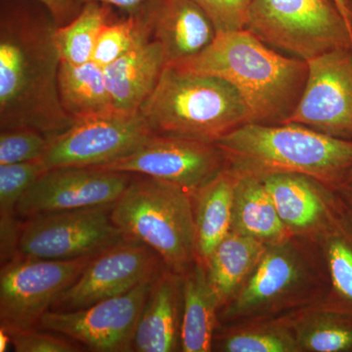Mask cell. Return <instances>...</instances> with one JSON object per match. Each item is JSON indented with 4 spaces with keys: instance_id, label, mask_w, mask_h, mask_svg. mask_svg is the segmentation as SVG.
<instances>
[{
    "instance_id": "obj_35",
    "label": "cell",
    "mask_w": 352,
    "mask_h": 352,
    "mask_svg": "<svg viewBox=\"0 0 352 352\" xmlns=\"http://www.w3.org/2000/svg\"><path fill=\"white\" fill-rule=\"evenodd\" d=\"M337 6L339 7L340 13L344 16V19L352 28V6L349 0H333Z\"/></svg>"
},
{
    "instance_id": "obj_24",
    "label": "cell",
    "mask_w": 352,
    "mask_h": 352,
    "mask_svg": "<svg viewBox=\"0 0 352 352\" xmlns=\"http://www.w3.org/2000/svg\"><path fill=\"white\" fill-rule=\"evenodd\" d=\"M235 182L226 168L194 196L197 254L204 264L231 232Z\"/></svg>"
},
{
    "instance_id": "obj_2",
    "label": "cell",
    "mask_w": 352,
    "mask_h": 352,
    "mask_svg": "<svg viewBox=\"0 0 352 352\" xmlns=\"http://www.w3.org/2000/svg\"><path fill=\"white\" fill-rule=\"evenodd\" d=\"M170 65L230 82L247 103L251 122L263 124H281L289 120L308 75L305 60L282 54L247 29L217 34L196 56Z\"/></svg>"
},
{
    "instance_id": "obj_17",
    "label": "cell",
    "mask_w": 352,
    "mask_h": 352,
    "mask_svg": "<svg viewBox=\"0 0 352 352\" xmlns=\"http://www.w3.org/2000/svg\"><path fill=\"white\" fill-rule=\"evenodd\" d=\"M146 11L166 65L196 56L217 36L210 18L194 0H154Z\"/></svg>"
},
{
    "instance_id": "obj_26",
    "label": "cell",
    "mask_w": 352,
    "mask_h": 352,
    "mask_svg": "<svg viewBox=\"0 0 352 352\" xmlns=\"http://www.w3.org/2000/svg\"><path fill=\"white\" fill-rule=\"evenodd\" d=\"M58 85L62 106L74 122L117 112L111 101L104 69L94 62L78 66L61 62Z\"/></svg>"
},
{
    "instance_id": "obj_10",
    "label": "cell",
    "mask_w": 352,
    "mask_h": 352,
    "mask_svg": "<svg viewBox=\"0 0 352 352\" xmlns=\"http://www.w3.org/2000/svg\"><path fill=\"white\" fill-rule=\"evenodd\" d=\"M226 168V157L214 142L154 133L131 154L95 168L148 176L180 187L194 198Z\"/></svg>"
},
{
    "instance_id": "obj_27",
    "label": "cell",
    "mask_w": 352,
    "mask_h": 352,
    "mask_svg": "<svg viewBox=\"0 0 352 352\" xmlns=\"http://www.w3.org/2000/svg\"><path fill=\"white\" fill-rule=\"evenodd\" d=\"M289 315L300 352H352V314L319 303Z\"/></svg>"
},
{
    "instance_id": "obj_3",
    "label": "cell",
    "mask_w": 352,
    "mask_h": 352,
    "mask_svg": "<svg viewBox=\"0 0 352 352\" xmlns=\"http://www.w3.org/2000/svg\"><path fill=\"white\" fill-rule=\"evenodd\" d=\"M236 176L300 173L337 189L352 168V140L302 124L248 122L214 141Z\"/></svg>"
},
{
    "instance_id": "obj_19",
    "label": "cell",
    "mask_w": 352,
    "mask_h": 352,
    "mask_svg": "<svg viewBox=\"0 0 352 352\" xmlns=\"http://www.w3.org/2000/svg\"><path fill=\"white\" fill-rule=\"evenodd\" d=\"M164 66L162 46L152 36H147L124 56L104 68L113 109L122 113L140 112L156 87Z\"/></svg>"
},
{
    "instance_id": "obj_16",
    "label": "cell",
    "mask_w": 352,
    "mask_h": 352,
    "mask_svg": "<svg viewBox=\"0 0 352 352\" xmlns=\"http://www.w3.org/2000/svg\"><path fill=\"white\" fill-rule=\"evenodd\" d=\"M263 178L278 214L292 236L316 240L332 221L340 201L337 190L311 176L273 173Z\"/></svg>"
},
{
    "instance_id": "obj_20",
    "label": "cell",
    "mask_w": 352,
    "mask_h": 352,
    "mask_svg": "<svg viewBox=\"0 0 352 352\" xmlns=\"http://www.w3.org/2000/svg\"><path fill=\"white\" fill-rule=\"evenodd\" d=\"M219 305L207 270L197 259L183 275V314L180 351L210 352L219 320Z\"/></svg>"
},
{
    "instance_id": "obj_32",
    "label": "cell",
    "mask_w": 352,
    "mask_h": 352,
    "mask_svg": "<svg viewBox=\"0 0 352 352\" xmlns=\"http://www.w3.org/2000/svg\"><path fill=\"white\" fill-rule=\"evenodd\" d=\"M3 329L10 337L11 346L17 352H78L82 346L57 333H44L38 327Z\"/></svg>"
},
{
    "instance_id": "obj_5",
    "label": "cell",
    "mask_w": 352,
    "mask_h": 352,
    "mask_svg": "<svg viewBox=\"0 0 352 352\" xmlns=\"http://www.w3.org/2000/svg\"><path fill=\"white\" fill-rule=\"evenodd\" d=\"M140 113L154 133L210 142L252 122L247 103L230 82L170 65L164 66Z\"/></svg>"
},
{
    "instance_id": "obj_22",
    "label": "cell",
    "mask_w": 352,
    "mask_h": 352,
    "mask_svg": "<svg viewBox=\"0 0 352 352\" xmlns=\"http://www.w3.org/2000/svg\"><path fill=\"white\" fill-rule=\"evenodd\" d=\"M265 249L263 243L235 232L229 233L215 248L205 266L219 310L251 276Z\"/></svg>"
},
{
    "instance_id": "obj_25",
    "label": "cell",
    "mask_w": 352,
    "mask_h": 352,
    "mask_svg": "<svg viewBox=\"0 0 352 352\" xmlns=\"http://www.w3.org/2000/svg\"><path fill=\"white\" fill-rule=\"evenodd\" d=\"M212 351L300 352V347L289 314L219 325Z\"/></svg>"
},
{
    "instance_id": "obj_8",
    "label": "cell",
    "mask_w": 352,
    "mask_h": 352,
    "mask_svg": "<svg viewBox=\"0 0 352 352\" xmlns=\"http://www.w3.org/2000/svg\"><path fill=\"white\" fill-rule=\"evenodd\" d=\"M94 256L45 259L18 254L1 264L0 328L36 327L57 296L75 283Z\"/></svg>"
},
{
    "instance_id": "obj_36",
    "label": "cell",
    "mask_w": 352,
    "mask_h": 352,
    "mask_svg": "<svg viewBox=\"0 0 352 352\" xmlns=\"http://www.w3.org/2000/svg\"><path fill=\"white\" fill-rule=\"evenodd\" d=\"M336 190H337L339 195L342 197V200L352 207V184L351 183H344Z\"/></svg>"
},
{
    "instance_id": "obj_18",
    "label": "cell",
    "mask_w": 352,
    "mask_h": 352,
    "mask_svg": "<svg viewBox=\"0 0 352 352\" xmlns=\"http://www.w3.org/2000/svg\"><path fill=\"white\" fill-rule=\"evenodd\" d=\"M183 276L164 267L153 281L134 333L132 351H180Z\"/></svg>"
},
{
    "instance_id": "obj_33",
    "label": "cell",
    "mask_w": 352,
    "mask_h": 352,
    "mask_svg": "<svg viewBox=\"0 0 352 352\" xmlns=\"http://www.w3.org/2000/svg\"><path fill=\"white\" fill-rule=\"evenodd\" d=\"M48 9L51 15L54 18L58 27L66 25L69 21L76 17L78 11V4L75 0H36Z\"/></svg>"
},
{
    "instance_id": "obj_29",
    "label": "cell",
    "mask_w": 352,
    "mask_h": 352,
    "mask_svg": "<svg viewBox=\"0 0 352 352\" xmlns=\"http://www.w3.org/2000/svg\"><path fill=\"white\" fill-rule=\"evenodd\" d=\"M147 36H152V31L146 8L126 19L107 23L97 38L91 61L106 68Z\"/></svg>"
},
{
    "instance_id": "obj_1",
    "label": "cell",
    "mask_w": 352,
    "mask_h": 352,
    "mask_svg": "<svg viewBox=\"0 0 352 352\" xmlns=\"http://www.w3.org/2000/svg\"><path fill=\"white\" fill-rule=\"evenodd\" d=\"M57 23L36 0H2L0 129H34L52 140L73 126L59 95Z\"/></svg>"
},
{
    "instance_id": "obj_11",
    "label": "cell",
    "mask_w": 352,
    "mask_h": 352,
    "mask_svg": "<svg viewBox=\"0 0 352 352\" xmlns=\"http://www.w3.org/2000/svg\"><path fill=\"white\" fill-rule=\"evenodd\" d=\"M153 134L140 112L88 118L53 138L41 161L47 170L97 168L131 154Z\"/></svg>"
},
{
    "instance_id": "obj_30",
    "label": "cell",
    "mask_w": 352,
    "mask_h": 352,
    "mask_svg": "<svg viewBox=\"0 0 352 352\" xmlns=\"http://www.w3.org/2000/svg\"><path fill=\"white\" fill-rule=\"evenodd\" d=\"M51 139L29 129H12L0 133V164L25 163L41 159Z\"/></svg>"
},
{
    "instance_id": "obj_21",
    "label": "cell",
    "mask_w": 352,
    "mask_h": 352,
    "mask_svg": "<svg viewBox=\"0 0 352 352\" xmlns=\"http://www.w3.org/2000/svg\"><path fill=\"white\" fill-rule=\"evenodd\" d=\"M231 173V171H230ZM231 232L273 245L291 237L259 176H236Z\"/></svg>"
},
{
    "instance_id": "obj_39",
    "label": "cell",
    "mask_w": 352,
    "mask_h": 352,
    "mask_svg": "<svg viewBox=\"0 0 352 352\" xmlns=\"http://www.w3.org/2000/svg\"><path fill=\"white\" fill-rule=\"evenodd\" d=\"M349 1H351V6H352V0H349Z\"/></svg>"
},
{
    "instance_id": "obj_23",
    "label": "cell",
    "mask_w": 352,
    "mask_h": 352,
    "mask_svg": "<svg viewBox=\"0 0 352 352\" xmlns=\"http://www.w3.org/2000/svg\"><path fill=\"white\" fill-rule=\"evenodd\" d=\"M315 241L330 277L324 305L352 314V207L342 197L330 226Z\"/></svg>"
},
{
    "instance_id": "obj_34",
    "label": "cell",
    "mask_w": 352,
    "mask_h": 352,
    "mask_svg": "<svg viewBox=\"0 0 352 352\" xmlns=\"http://www.w3.org/2000/svg\"><path fill=\"white\" fill-rule=\"evenodd\" d=\"M76 4L87 3V2H98V3L106 4L111 7L126 11L129 15L138 14L147 8L154 0H75Z\"/></svg>"
},
{
    "instance_id": "obj_38",
    "label": "cell",
    "mask_w": 352,
    "mask_h": 352,
    "mask_svg": "<svg viewBox=\"0 0 352 352\" xmlns=\"http://www.w3.org/2000/svg\"><path fill=\"white\" fill-rule=\"evenodd\" d=\"M346 183H351V184H352V168L351 173H349V177H347Z\"/></svg>"
},
{
    "instance_id": "obj_6",
    "label": "cell",
    "mask_w": 352,
    "mask_h": 352,
    "mask_svg": "<svg viewBox=\"0 0 352 352\" xmlns=\"http://www.w3.org/2000/svg\"><path fill=\"white\" fill-rule=\"evenodd\" d=\"M127 239L151 248L168 270L184 275L197 259L193 197L170 183L133 175L112 208Z\"/></svg>"
},
{
    "instance_id": "obj_4",
    "label": "cell",
    "mask_w": 352,
    "mask_h": 352,
    "mask_svg": "<svg viewBox=\"0 0 352 352\" xmlns=\"http://www.w3.org/2000/svg\"><path fill=\"white\" fill-rule=\"evenodd\" d=\"M329 292L327 264L316 241L291 236L266 245L251 276L219 310V325L295 314L323 303Z\"/></svg>"
},
{
    "instance_id": "obj_15",
    "label": "cell",
    "mask_w": 352,
    "mask_h": 352,
    "mask_svg": "<svg viewBox=\"0 0 352 352\" xmlns=\"http://www.w3.org/2000/svg\"><path fill=\"white\" fill-rule=\"evenodd\" d=\"M133 175L95 168L46 170L21 197L19 217L113 205L129 186Z\"/></svg>"
},
{
    "instance_id": "obj_13",
    "label": "cell",
    "mask_w": 352,
    "mask_h": 352,
    "mask_svg": "<svg viewBox=\"0 0 352 352\" xmlns=\"http://www.w3.org/2000/svg\"><path fill=\"white\" fill-rule=\"evenodd\" d=\"M166 267L161 258L139 241L126 239L94 254L75 283L57 296L53 311H71L126 294L154 280Z\"/></svg>"
},
{
    "instance_id": "obj_37",
    "label": "cell",
    "mask_w": 352,
    "mask_h": 352,
    "mask_svg": "<svg viewBox=\"0 0 352 352\" xmlns=\"http://www.w3.org/2000/svg\"><path fill=\"white\" fill-rule=\"evenodd\" d=\"M9 344H11L10 337L6 330L0 329V351H6Z\"/></svg>"
},
{
    "instance_id": "obj_31",
    "label": "cell",
    "mask_w": 352,
    "mask_h": 352,
    "mask_svg": "<svg viewBox=\"0 0 352 352\" xmlns=\"http://www.w3.org/2000/svg\"><path fill=\"white\" fill-rule=\"evenodd\" d=\"M207 14L217 34L242 31L247 27L254 0H194Z\"/></svg>"
},
{
    "instance_id": "obj_12",
    "label": "cell",
    "mask_w": 352,
    "mask_h": 352,
    "mask_svg": "<svg viewBox=\"0 0 352 352\" xmlns=\"http://www.w3.org/2000/svg\"><path fill=\"white\" fill-rule=\"evenodd\" d=\"M154 280L82 309L50 310L36 327L68 338L90 351H133L134 333Z\"/></svg>"
},
{
    "instance_id": "obj_9",
    "label": "cell",
    "mask_w": 352,
    "mask_h": 352,
    "mask_svg": "<svg viewBox=\"0 0 352 352\" xmlns=\"http://www.w3.org/2000/svg\"><path fill=\"white\" fill-rule=\"evenodd\" d=\"M113 205L30 217L21 228L19 254L45 259L78 258L126 240L113 223Z\"/></svg>"
},
{
    "instance_id": "obj_28",
    "label": "cell",
    "mask_w": 352,
    "mask_h": 352,
    "mask_svg": "<svg viewBox=\"0 0 352 352\" xmlns=\"http://www.w3.org/2000/svg\"><path fill=\"white\" fill-rule=\"evenodd\" d=\"M110 15L111 6L87 2L75 18L58 27L55 38L61 62L78 66L91 61L97 38Z\"/></svg>"
},
{
    "instance_id": "obj_14",
    "label": "cell",
    "mask_w": 352,
    "mask_h": 352,
    "mask_svg": "<svg viewBox=\"0 0 352 352\" xmlns=\"http://www.w3.org/2000/svg\"><path fill=\"white\" fill-rule=\"evenodd\" d=\"M307 62L305 89L285 124H302L352 140V47L328 51Z\"/></svg>"
},
{
    "instance_id": "obj_7",
    "label": "cell",
    "mask_w": 352,
    "mask_h": 352,
    "mask_svg": "<svg viewBox=\"0 0 352 352\" xmlns=\"http://www.w3.org/2000/svg\"><path fill=\"white\" fill-rule=\"evenodd\" d=\"M245 29L274 50L305 61L352 47V28L333 0H254Z\"/></svg>"
}]
</instances>
